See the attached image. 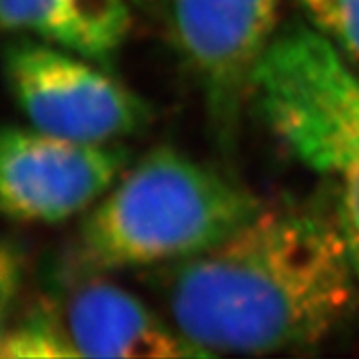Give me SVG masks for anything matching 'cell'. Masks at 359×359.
Instances as JSON below:
<instances>
[{"instance_id":"1","label":"cell","mask_w":359,"mask_h":359,"mask_svg":"<svg viewBox=\"0 0 359 359\" xmlns=\"http://www.w3.org/2000/svg\"><path fill=\"white\" fill-rule=\"evenodd\" d=\"M160 271L170 323L209 355L317 346L359 304L339 218L306 208L264 205L217 246Z\"/></svg>"},{"instance_id":"2","label":"cell","mask_w":359,"mask_h":359,"mask_svg":"<svg viewBox=\"0 0 359 359\" xmlns=\"http://www.w3.org/2000/svg\"><path fill=\"white\" fill-rule=\"evenodd\" d=\"M262 208L222 172L156 147L86 215L79 257L100 271L175 264L217 246Z\"/></svg>"},{"instance_id":"3","label":"cell","mask_w":359,"mask_h":359,"mask_svg":"<svg viewBox=\"0 0 359 359\" xmlns=\"http://www.w3.org/2000/svg\"><path fill=\"white\" fill-rule=\"evenodd\" d=\"M253 103L275 137L332 185L359 286V72L308 24H290L260 62Z\"/></svg>"},{"instance_id":"4","label":"cell","mask_w":359,"mask_h":359,"mask_svg":"<svg viewBox=\"0 0 359 359\" xmlns=\"http://www.w3.org/2000/svg\"><path fill=\"white\" fill-rule=\"evenodd\" d=\"M85 57L39 41L6 53L15 100L32 127L77 142L114 143L151 118L145 101Z\"/></svg>"},{"instance_id":"5","label":"cell","mask_w":359,"mask_h":359,"mask_svg":"<svg viewBox=\"0 0 359 359\" xmlns=\"http://www.w3.org/2000/svg\"><path fill=\"white\" fill-rule=\"evenodd\" d=\"M279 6L280 0H167L170 35L226 147L235 142L259 65L277 37Z\"/></svg>"},{"instance_id":"6","label":"cell","mask_w":359,"mask_h":359,"mask_svg":"<svg viewBox=\"0 0 359 359\" xmlns=\"http://www.w3.org/2000/svg\"><path fill=\"white\" fill-rule=\"evenodd\" d=\"M127 161V151L116 143L6 128L0 145L2 211L19 222H62L101 198Z\"/></svg>"},{"instance_id":"7","label":"cell","mask_w":359,"mask_h":359,"mask_svg":"<svg viewBox=\"0 0 359 359\" xmlns=\"http://www.w3.org/2000/svg\"><path fill=\"white\" fill-rule=\"evenodd\" d=\"M62 325L81 358H205L172 323L109 280H88L68 295Z\"/></svg>"},{"instance_id":"8","label":"cell","mask_w":359,"mask_h":359,"mask_svg":"<svg viewBox=\"0 0 359 359\" xmlns=\"http://www.w3.org/2000/svg\"><path fill=\"white\" fill-rule=\"evenodd\" d=\"M2 26L109 68L130 28L125 0H0Z\"/></svg>"},{"instance_id":"9","label":"cell","mask_w":359,"mask_h":359,"mask_svg":"<svg viewBox=\"0 0 359 359\" xmlns=\"http://www.w3.org/2000/svg\"><path fill=\"white\" fill-rule=\"evenodd\" d=\"M2 359L81 358L67 328L53 312L41 308L13 326H6L0 339Z\"/></svg>"},{"instance_id":"10","label":"cell","mask_w":359,"mask_h":359,"mask_svg":"<svg viewBox=\"0 0 359 359\" xmlns=\"http://www.w3.org/2000/svg\"><path fill=\"white\" fill-rule=\"evenodd\" d=\"M308 26L359 72V0H299Z\"/></svg>"},{"instance_id":"11","label":"cell","mask_w":359,"mask_h":359,"mask_svg":"<svg viewBox=\"0 0 359 359\" xmlns=\"http://www.w3.org/2000/svg\"><path fill=\"white\" fill-rule=\"evenodd\" d=\"M20 279V259L15 253V248H11L8 242L2 250V313H8V306L13 301L15 292L19 288Z\"/></svg>"}]
</instances>
